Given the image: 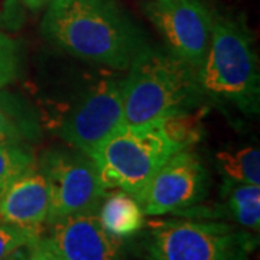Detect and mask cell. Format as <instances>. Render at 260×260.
Listing matches in <instances>:
<instances>
[{
	"instance_id": "obj_1",
	"label": "cell",
	"mask_w": 260,
	"mask_h": 260,
	"mask_svg": "<svg viewBox=\"0 0 260 260\" xmlns=\"http://www.w3.org/2000/svg\"><path fill=\"white\" fill-rule=\"evenodd\" d=\"M41 26L56 48L112 70H129L149 47L120 0H51Z\"/></svg>"
},
{
	"instance_id": "obj_2",
	"label": "cell",
	"mask_w": 260,
	"mask_h": 260,
	"mask_svg": "<svg viewBox=\"0 0 260 260\" xmlns=\"http://www.w3.org/2000/svg\"><path fill=\"white\" fill-rule=\"evenodd\" d=\"M123 80V124L143 126L168 114L197 109L203 99L197 70L174 55L148 47Z\"/></svg>"
},
{
	"instance_id": "obj_3",
	"label": "cell",
	"mask_w": 260,
	"mask_h": 260,
	"mask_svg": "<svg viewBox=\"0 0 260 260\" xmlns=\"http://www.w3.org/2000/svg\"><path fill=\"white\" fill-rule=\"evenodd\" d=\"M197 77L204 95L244 113H259V62L242 19L213 13L210 45Z\"/></svg>"
},
{
	"instance_id": "obj_4",
	"label": "cell",
	"mask_w": 260,
	"mask_h": 260,
	"mask_svg": "<svg viewBox=\"0 0 260 260\" xmlns=\"http://www.w3.org/2000/svg\"><path fill=\"white\" fill-rule=\"evenodd\" d=\"M178 150L156 123L121 124L88 153L99 171L103 186L121 189L138 201L149 181Z\"/></svg>"
},
{
	"instance_id": "obj_5",
	"label": "cell",
	"mask_w": 260,
	"mask_h": 260,
	"mask_svg": "<svg viewBox=\"0 0 260 260\" xmlns=\"http://www.w3.org/2000/svg\"><path fill=\"white\" fill-rule=\"evenodd\" d=\"M256 247L253 232L200 220L153 224L145 243L149 260H249Z\"/></svg>"
},
{
	"instance_id": "obj_6",
	"label": "cell",
	"mask_w": 260,
	"mask_h": 260,
	"mask_svg": "<svg viewBox=\"0 0 260 260\" xmlns=\"http://www.w3.org/2000/svg\"><path fill=\"white\" fill-rule=\"evenodd\" d=\"M38 168L49 188L48 224L68 215L97 211L106 188L88 155L77 149H54L42 155Z\"/></svg>"
},
{
	"instance_id": "obj_7",
	"label": "cell",
	"mask_w": 260,
	"mask_h": 260,
	"mask_svg": "<svg viewBox=\"0 0 260 260\" xmlns=\"http://www.w3.org/2000/svg\"><path fill=\"white\" fill-rule=\"evenodd\" d=\"M123 80L103 78L73 104L58 129L70 146L88 155L123 124Z\"/></svg>"
},
{
	"instance_id": "obj_8",
	"label": "cell",
	"mask_w": 260,
	"mask_h": 260,
	"mask_svg": "<svg viewBox=\"0 0 260 260\" xmlns=\"http://www.w3.org/2000/svg\"><path fill=\"white\" fill-rule=\"evenodd\" d=\"M210 175L203 160L189 149L177 152L159 168L139 198L145 215L182 213L203 203Z\"/></svg>"
},
{
	"instance_id": "obj_9",
	"label": "cell",
	"mask_w": 260,
	"mask_h": 260,
	"mask_svg": "<svg viewBox=\"0 0 260 260\" xmlns=\"http://www.w3.org/2000/svg\"><path fill=\"white\" fill-rule=\"evenodd\" d=\"M146 15L169 51L198 70L211 39L213 12L204 0H152Z\"/></svg>"
},
{
	"instance_id": "obj_10",
	"label": "cell",
	"mask_w": 260,
	"mask_h": 260,
	"mask_svg": "<svg viewBox=\"0 0 260 260\" xmlns=\"http://www.w3.org/2000/svg\"><path fill=\"white\" fill-rule=\"evenodd\" d=\"M47 239L62 260H124L123 240L103 227L97 211L56 220Z\"/></svg>"
},
{
	"instance_id": "obj_11",
	"label": "cell",
	"mask_w": 260,
	"mask_h": 260,
	"mask_svg": "<svg viewBox=\"0 0 260 260\" xmlns=\"http://www.w3.org/2000/svg\"><path fill=\"white\" fill-rule=\"evenodd\" d=\"M49 213V188L35 165L0 194V221L23 229H41Z\"/></svg>"
},
{
	"instance_id": "obj_12",
	"label": "cell",
	"mask_w": 260,
	"mask_h": 260,
	"mask_svg": "<svg viewBox=\"0 0 260 260\" xmlns=\"http://www.w3.org/2000/svg\"><path fill=\"white\" fill-rule=\"evenodd\" d=\"M97 215L103 227L120 240L136 236L145 225V213L139 201L121 189L103 197Z\"/></svg>"
},
{
	"instance_id": "obj_13",
	"label": "cell",
	"mask_w": 260,
	"mask_h": 260,
	"mask_svg": "<svg viewBox=\"0 0 260 260\" xmlns=\"http://www.w3.org/2000/svg\"><path fill=\"white\" fill-rule=\"evenodd\" d=\"M35 110L16 95L0 93V143H22L39 138Z\"/></svg>"
},
{
	"instance_id": "obj_14",
	"label": "cell",
	"mask_w": 260,
	"mask_h": 260,
	"mask_svg": "<svg viewBox=\"0 0 260 260\" xmlns=\"http://www.w3.org/2000/svg\"><path fill=\"white\" fill-rule=\"evenodd\" d=\"M225 208L233 220L249 232L260 229V185L237 184L223 179Z\"/></svg>"
},
{
	"instance_id": "obj_15",
	"label": "cell",
	"mask_w": 260,
	"mask_h": 260,
	"mask_svg": "<svg viewBox=\"0 0 260 260\" xmlns=\"http://www.w3.org/2000/svg\"><path fill=\"white\" fill-rule=\"evenodd\" d=\"M215 165L223 179L237 184L260 185V150L257 145L218 150L215 153Z\"/></svg>"
},
{
	"instance_id": "obj_16",
	"label": "cell",
	"mask_w": 260,
	"mask_h": 260,
	"mask_svg": "<svg viewBox=\"0 0 260 260\" xmlns=\"http://www.w3.org/2000/svg\"><path fill=\"white\" fill-rule=\"evenodd\" d=\"M155 123L178 150L194 146L204 135L203 116L195 112V109L171 113Z\"/></svg>"
},
{
	"instance_id": "obj_17",
	"label": "cell",
	"mask_w": 260,
	"mask_h": 260,
	"mask_svg": "<svg viewBox=\"0 0 260 260\" xmlns=\"http://www.w3.org/2000/svg\"><path fill=\"white\" fill-rule=\"evenodd\" d=\"M32 167H35V156L28 146L23 143H0V194Z\"/></svg>"
},
{
	"instance_id": "obj_18",
	"label": "cell",
	"mask_w": 260,
	"mask_h": 260,
	"mask_svg": "<svg viewBox=\"0 0 260 260\" xmlns=\"http://www.w3.org/2000/svg\"><path fill=\"white\" fill-rule=\"evenodd\" d=\"M22 52L19 44L0 32V90L16 80L20 73Z\"/></svg>"
},
{
	"instance_id": "obj_19",
	"label": "cell",
	"mask_w": 260,
	"mask_h": 260,
	"mask_svg": "<svg viewBox=\"0 0 260 260\" xmlns=\"http://www.w3.org/2000/svg\"><path fill=\"white\" fill-rule=\"evenodd\" d=\"M41 237L38 229H23L10 224H0V260L15 250L29 246Z\"/></svg>"
},
{
	"instance_id": "obj_20",
	"label": "cell",
	"mask_w": 260,
	"mask_h": 260,
	"mask_svg": "<svg viewBox=\"0 0 260 260\" xmlns=\"http://www.w3.org/2000/svg\"><path fill=\"white\" fill-rule=\"evenodd\" d=\"M23 22L19 0H0V26L16 29Z\"/></svg>"
},
{
	"instance_id": "obj_21",
	"label": "cell",
	"mask_w": 260,
	"mask_h": 260,
	"mask_svg": "<svg viewBox=\"0 0 260 260\" xmlns=\"http://www.w3.org/2000/svg\"><path fill=\"white\" fill-rule=\"evenodd\" d=\"M26 260H62L47 237H39L38 240L29 244V253Z\"/></svg>"
},
{
	"instance_id": "obj_22",
	"label": "cell",
	"mask_w": 260,
	"mask_h": 260,
	"mask_svg": "<svg viewBox=\"0 0 260 260\" xmlns=\"http://www.w3.org/2000/svg\"><path fill=\"white\" fill-rule=\"evenodd\" d=\"M19 2H20V5H23L28 9L39 10L41 8H44L45 5H48L51 0H19Z\"/></svg>"
},
{
	"instance_id": "obj_23",
	"label": "cell",
	"mask_w": 260,
	"mask_h": 260,
	"mask_svg": "<svg viewBox=\"0 0 260 260\" xmlns=\"http://www.w3.org/2000/svg\"><path fill=\"white\" fill-rule=\"evenodd\" d=\"M28 253L29 246H25V247H20L18 250H15L12 254H9L8 257H5L3 260H26L28 259Z\"/></svg>"
}]
</instances>
